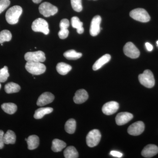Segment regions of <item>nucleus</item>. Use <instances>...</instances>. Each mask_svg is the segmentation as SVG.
<instances>
[{
	"instance_id": "obj_40",
	"label": "nucleus",
	"mask_w": 158,
	"mask_h": 158,
	"mask_svg": "<svg viewBox=\"0 0 158 158\" xmlns=\"http://www.w3.org/2000/svg\"><path fill=\"white\" fill-rule=\"evenodd\" d=\"M156 43H157V45L158 46V40L157 41Z\"/></svg>"
},
{
	"instance_id": "obj_13",
	"label": "nucleus",
	"mask_w": 158,
	"mask_h": 158,
	"mask_svg": "<svg viewBox=\"0 0 158 158\" xmlns=\"http://www.w3.org/2000/svg\"><path fill=\"white\" fill-rule=\"evenodd\" d=\"M55 96L50 92H44L40 96L37 100V104L39 106H43L53 101Z\"/></svg>"
},
{
	"instance_id": "obj_24",
	"label": "nucleus",
	"mask_w": 158,
	"mask_h": 158,
	"mask_svg": "<svg viewBox=\"0 0 158 158\" xmlns=\"http://www.w3.org/2000/svg\"><path fill=\"white\" fill-rule=\"evenodd\" d=\"M1 107L5 113L10 115L14 114L17 110V106L12 103H5L3 104Z\"/></svg>"
},
{
	"instance_id": "obj_17",
	"label": "nucleus",
	"mask_w": 158,
	"mask_h": 158,
	"mask_svg": "<svg viewBox=\"0 0 158 158\" xmlns=\"http://www.w3.org/2000/svg\"><path fill=\"white\" fill-rule=\"evenodd\" d=\"M111 58V56L109 54H106L101 57L94 64L92 67L93 70L96 71L100 69L104 65L110 62Z\"/></svg>"
},
{
	"instance_id": "obj_30",
	"label": "nucleus",
	"mask_w": 158,
	"mask_h": 158,
	"mask_svg": "<svg viewBox=\"0 0 158 158\" xmlns=\"http://www.w3.org/2000/svg\"><path fill=\"white\" fill-rule=\"evenodd\" d=\"M9 77V71L7 66H4L0 69V82L4 83L6 82Z\"/></svg>"
},
{
	"instance_id": "obj_2",
	"label": "nucleus",
	"mask_w": 158,
	"mask_h": 158,
	"mask_svg": "<svg viewBox=\"0 0 158 158\" xmlns=\"http://www.w3.org/2000/svg\"><path fill=\"white\" fill-rule=\"evenodd\" d=\"M139 82L146 88H151L154 86L155 80L151 71L147 69L138 76Z\"/></svg>"
},
{
	"instance_id": "obj_9",
	"label": "nucleus",
	"mask_w": 158,
	"mask_h": 158,
	"mask_svg": "<svg viewBox=\"0 0 158 158\" xmlns=\"http://www.w3.org/2000/svg\"><path fill=\"white\" fill-rule=\"evenodd\" d=\"M123 52L126 56L131 59H137L140 55L138 49L133 43L131 42L126 44L123 47Z\"/></svg>"
},
{
	"instance_id": "obj_15",
	"label": "nucleus",
	"mask_w": 158,
	"mask_h": 158,
	"mask_svg": "<svg viewBox=\"0 0 158 158\" xmlns=\"http://www.w3.org/2000/svg\"><path fill=\"white\" fill-rule=\"evenodd\" d=\"M133 118L131 113L128 112H122L118 113L116 117V124L121 126L127 123Z\"/></svg>"
},
{
	"instance_id": "obj_25",
	"label": "nucleus",
	"mask_w": 158,
	"mask_h": 158,
	"mask_svg": "<svg viewBox=\"0 0 158 158\" xmlns=\"http://www.w3.org/2000/svg\"><path fill=\"white\" fill-rule=\"evenodd\" d=\"M20 89L19 85L13 82H10L5 85V91L7 94L17 93Z\"/></svg>"
},
{
	"instance_id": "obj_18",
	"label": "nucleus",
	"mask_w": 158,
	"mask_h": 158,
	"mask_svg": "<svg viewBox=\"0 0 158 158\" xmlns=\"http://www.w3.org/2000/svg\"><path fill=\"white\" fill-rule=\"evenodd\" d=\"M28 148L29 150H34L37 148L39 145V138L36 135L29 136L27 140Z\"/></svg>"
},
{
	"instance_id": "obj_34",
	"label": "nucleus",
	"mask_w": 158,
	"mask_h": 158,
	"mask_svg": "<svg viewBox=\"0 0 158 158\" xmlns=\"http://www.w3.org/2000/svg\"><path fill=\"white\" fill-rule=\"evenodd\" d=\"M69 34V31L68 29H65V30H60L58 33L59 37L60 39H65L68 37Z\"/></svg>"
},
{
	"instance_id": "obj_32",
	"label": "nucleus",
	"mask_w": 158,
	"mask_h": 158,
	"mask_svg": "<svg viewBox=\"0 0 158 158\" xmlns=\"http://www.w3.org/2000/svg\"><path fill=\"white\" fill-rule=\"evenodd\" d=\"M10 4V2L9 0H0V14L6 10Z\"/></svg>"
},
{
	"instance_id": "obj_38",
	"label": "nucleus",
	"mask_w": 158,
	"mask_h": 158,
	"mask_svg": "<svg viewBox=\"0 0 158 158\" xmlns=\"http://www.w3.org/2000/svg\"><path fill=\"white\" fill-rule=\"evenodd\" d=\"M32 1L34 3H36V4H38V3H40L42 1V0H32Z\"/></svg>"
},
{
	"instance_id": "obj_31",
	"label": "nucleus",
	"mask_w": 158,
	"mask_h": 158,
	"mask_svg": "<svg viewBox=\"0 0 158 158\" xmlns=\"http://www.w3.org/2000/svg\"><path fill=\"white\" fill-rule=\"evenodd\" d=\"M72 7L77 12H81L83 9L81 0H71Z\"/></svg>"
},
{
	"instance_id": "obj_16",
	"label": "nucleus",
	"mask_w": 158,
	"mask_h": 158,
	"mask_svg": "<svg viewBox=\"0 0 158 158\" xmlns=\"http://www.w3.org/2000/svg\"><path fill=\"white\" fill-rule=\"evenodd\" d=\"M88 98V92L84 89L77 90L73 97V101L75 103L82 104L85 102Z\"/></svg>"
},
{
	"instance_id": "obj_42",
	"label": "nucleus",
	"mask_w": 158,
	"mask_h": 158,
	"mask_svg": "<svg viewBox=\"0 0 158 158\" xmlns=\"http://www.w3.org/2000/svg\"><path fill=\"white\" fill-rule=\"evenodd\" d=\"M3 44H1V45L3 46Z\"/></svg>"
},
{
	"instance_id": "obj_27",
	"label": "nucleus",
	"mask_w": 158,
	"mask_h": 158,
	"mask_svg": "<svg viewBox=\"0 0 158 158\" xmlns=\"http://www.w3.org/2000/svg\"><path fill=\"white\" fill-rule=\"evenodd\" d=\"M65 131L69 134H73L75 132L76 129V121L73 118H70L65 123Z\"/></svg>"
},
{
	"instance_id": "obj_8",
	"label": "nucleus",
	"mask_w": 158,
	"mask_h": 158,
	"mask_svg": "<svg viewBox=\"0 0 158 158\" xmlns=\"http://www.w3.org/2000/svg\"><path fill=\"white\" fill-rule=\"evenodd\" d=\"M24 58L27 62L31 61L42 62H44L46 60L45 54L41 51L26 53Z\"/></svg>"
},
{
	"instance_id": "obj_12",
	"label": "nucleus",
	"mask_w": 158,
	"mask_h": 158,
	"mask_svg": "<svg viewBox=\"0 0 158 158\" xmlns=\"http://www.w3.org/2000/svg\"><path fill=\"white\" fill-rule=\"evenodd\" d=\"M119 109V105L116 102L111 101L106 103L103 106L102 111L107 115H111L116 113Z\"/></svg>"
},
{
	"instance_id": "obj_20",
	"label": "nucleus",
	"mask_w": 158,
	"mask_h": 158,
	"mask_svg": "<svg viewBox=\"0 0 158 158\" xmlns=\"http://www.w3.org/2000/svg\"><path fill=\"white\" fill-rule=\"evenodd\" d=\"M66 146V143L64 141L58 139H55L52 142V149L54 152H59Z\"/></svg>"
},
{
	"instance_id": "obj_36",
	"label": "nucleus",
	"mask_w": 158,
	"mask_h": 158,
	"mask_svg": "<svg viewBox=\"0 0 158 158\" xmlns=\"http://www.w3.org/2000/svg\"><path fill=\"white\" fill-rule=\"evenodd\" d=\"M110 155L114 157L117 158H121L123 156V154L121 152H119L116 151H112L110 153Z\"/></svg>"
},
{
	"instance_id": "obj_26",
	"label": "nucleus",
	"mask_w": 158,
	"mask_h": 158,
	"mask_svg": "<svg viewBox=\"0 0 158 158\" xmlns=\"http://www.w3.org/2000/svg\"><path fill=\"white\" fill-rule=\"evenodd\" d=\"M64 155L65 158H77L79 157L76 148L72 146H69L65 150Z\"/></svg>"
},
{
	"instance_id": "obj_19",
	"label": "nucleus",
	"mask_w": 158,
	"mask_h": 158,
	"mask_svg": "<svg viewBox=\"0 0 158 158\" xmlns=\"http://www.w3.org/2000/svg\"><path fill=\"white\" fill-rule=\"evenodd\" d=\"M53 109L51 107L40 108L35 111L34 115V118L40 119L42 118L45 115L49 114L53 112Z\"/></svg>"
},
{
	"instance_id": "obj_28",
	"label": "nucleus",
	"mask_w": 158,
	"mask_h": 158,
	"mask_svg": "<svg viewBox=\"0 0 158 158\" xmlns=\"http://www.w3.org/2000/svg\"><path fill=\"white\" fill-rule=\"evenodd\" d=\"M63 56L69 60H77L82 57V54L81 53L77 52L74 50H69L65 52Z\"/></svg>"
},
{
	"instance_id": "obj_39",
	"label": "nucleus",
	"mask_w": 158,
	"mask_h": 158,
	"mask_svg": "<svg viewBox=\"0 0 158 158\" xmlns=\"http://www.w3.org/2000/svg\"><path fill=\"white\" fill-rule=\"evenodd\" d=\"M27 138H25V141H27Z\"/></svg>"
},
{
	"instance_id": "obj_6",
	"label": "nucleus",
	"mask_w": 158,
	"mask_h": 158,
	"mask_svg": "<svg viewBox=\"0 0 158 158\" xmlns=\"http://www.w3.org/2000/svg\"><path fill=\"white\" fill-rule=\"evenodd\" d=\"M39 10L40 14L45 17L55 15L58 11V8L56 6L47 2L42 3L39 6Z\"/></svg>"
},
{
	"instance_id": "obj_41",
	"label": "nucleus",
	"mask_w": 158,
	"mask_h": 158,
	"mask_svg": "<svg viewBox=\"0 0 158 158\" xmlns=\"http://www.w3.org/2000/svg\"><path fill=\"white\" fill-rule=\"evenodd\" d=\"M0 83H1V82H0ZM1 83H0V89H1Z\"/></svg>"
},
{
	"instance_id": "obj_7",
	"label": "nucleus",
	"mask_w": 158,
	"mask_h": 158,
	"mask_svg": "<svg viewBox=\"0 0 158 158\" xmlns=\"http://www.w3.org/2000/svg\"><path fill=\"white\" fill-rule=\"evenodd\" d=\"M101 138V134L97 129L90 131L86 137L87 145L90 147L97 146L99 143Z\"/></svg>"
},
{
	"instance_id": "obj_3",
	"label": "nucleus",
	"mask_w": 158,
	"mask_h": 158,
	"mask_svg": "<svg viewBox=\"0 0 158 158\" xmlns=\"http://www.w3.org/2000/svg\"><path fill=\"white\" fill-rule=\"evenodd\" d=\"M26 69L30 73L35 75H39L45 72V65L40 62L28 61L25 65Z\"/></svg>"
},
{
	"instance_id": "obj_10",
	"label": "nucleus",
	"mask_w": 158,
	"mask_h": 158,
	"mask_svg": "<svg viewBox=\"0 0 158 158\" xmlns=\"http://www.w3.org/2000/svg\"><path fill=\"white\" fill-rule=\"evenodd\" d=\"M144 127L145 126L143 122L137 121L129 127L127 132L129 134L131 135H139L144 131Z\"/></svg>"
},
{
	"instance_id": "obj_11",
	"label": "nucleus",
	"mask_w": 158,
	"mask_h": 158,
	"mask_svg": "<svg viewBox=\"0 0 158 158\" xmlns=\"http://www.w3.org/2000/svg\"><path fill=\"white\" fill-rule=\"evenodd\" d=\"M101 21L102 18L99 15H96L93 18L91 22L90 29V33L91 36L95 37L99 34Z\"/></svg>"
},
{
	"instance_id": "obj_21",
	"label": "nucleus",
	"mask_w": 158,
	"mask_h": 158,
	"mask_svg": "<svg viewBox=\"0 0 158 158\" xmlns=\"http://www.w3.org/2000/svg\"><path fill=\"white\" fill-rule=\"evenodd\" d=\"M71 24L73 27L77 29V32L79 34H82L84 33V28L83 27V23L80 20L78 17L74 16L72 18Z\"/></svg>"
},
{
	"instance_id": "obj_14",
	"label": "nucleus",
	"mask_w": 158,
	"mask_h": 158,
	"mask_svg": "<svg viewBox=\"0 0 158 158\" xmlns=\"http://www.w3.org/2000/svg\"><path fill=\"white\" fill-rule=\"evenodd\" d=\"M158 153V147L154 144H148L141 152V155L145 158H151Z\"/></svg>"
},
{
	"instance_id": "obj_29",
	"label": "nucleus",
	"mask_w": 158,
	"mask_h": 158,
	"mask_svg": "<svg viewBox=\"0 0 158 158\" xmlns=\"http://www.w3.org/2000/svg\"><path fill=\"white\" fill-rule=\"evenodd\" d=\"M12 35L10 31L5 30L0 32V44L11 40Z\"/></svg>"
},
{
	"instance_id": "obj_22",
	"label": "nucleus",
	"mask_w": 158,
	"mask_h": 158,
	"mask_svg": "<svg viewBox=\"0 0 158 158\" xmlns=\"http://www.w3.org/2000/svg\"><path fill=\"white\" fill-rule=\"evenodd\" d=\"M56 69L58 73L62 75H65L70 71L72 67L71 65L64 62H59L57 64Z\"/></svg>"
},
{
	"instance_id": "obj_5",
	"label": "nucleus",
	"mask_w": 158,
	"mask_h": 158,
	"mask_svg": "<svg viewBox=\"0 0 158 158\" xmlns=\"http://www.w3.org/2000/svg\"><path fill=\"white\" fill-rule=\"evenodd\" d=\"M32 29L34 32H41L45 35H48L49 33L48 23L42 18L37 19L33 22Z\"/></svg>"
},
{
	"instance_id": "obj_1",
	"label": "nucleus",
	"mask_w": 158,
	"mask_h": 158,
	"mask_svg": "<svg viewBox=\"0 0 158 158\" xmlns=\"http://www.w3.org/2000/svg\"><path fill=\"white\" fill-rule=\"evenodd\" d=\"M22 12V8L20 6H15L10 8L8 9L6 14L7 22L11 25L17 23Z\"/></svg>"
},
{
	"instance_id": "obj_37",
	"label": "nucleus",
	"mask_w": 158,
	"mask_h": 158,
	"mask_svg": "<svg viewBox=\"0 0 158 158\" xmlns=\"http://www.w3.org/2000/svg\"><path fill=\"white\" fill-rule=\"evenodd\" d=\"M145 47H146V49L147 50L149 51V52H151L153 50V46L151 44L147 42L145 43Z\"/></svg>"
},
{
	"instance_id": "obj_23",
	"label": "nucleus",
	"mask_w": 158,
	"mask_h": 158,
	"mask_svg": "<svg viewBox=\"0 0 158 158\" xmlns=\"http://www.w3.org/2000/svg\"><path fill=\"white\" fill-rule=\"evenodd\" d=\"M4 140L5 144H15L16 141L15 133L11 130H8L7 132L4 134Z\"/></svg>"
},
{
	"instance_id": "obj_35",
	"label": "nucleus",
	"mask_w": 158,
	"mask_h": 158,
	"mask_svg": "<svg viewBox=\"0 0 158 158\" xmlns=\"http://www.w3.org/2000/svg\"><path fill=\"white\" fill-rule=\"evenodd\" d=\"M4 132L2 130H0V149L3 148L4 146Z\"/></svg>"
},
{
	"instance_id": "obj_4",
	"label": "nucleus",
	"mask_w": 158,
	"mask_h": 158,
	"mask_svg": "<svg viewBox=\"0 0 158 158\" xmlns=\"http://www.w3.org/2000/svg\"><path fill=\"white\" fill-rule=\"evenodd\" d=\"M130 15L133 19L142 23H147L151 19L150 16L145 9L138 8L132 10Z\"/></svg>"
},
{
	"instance_id": "obj_33",
	"label": "nucleus",
	"mask_w": 158,
	"mask_h": 158,
	"mask_svg": "<svg viewBox=\"0 0 158 158\" xmlns=\"http://www.w3.org/2000/svg\"><path fill=\"white\" fill-rule=\"evenodd\" d=\"M69 26V20L66 19H62L60 22L59 24V27H60V30H65V29H68V28Z\"/></svg>"
}]
</instances>
